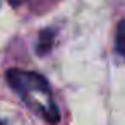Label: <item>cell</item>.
Here are the masks:
<instances>
[{
    "label": "cell",
    "mask_w": 125,
    "mask_h": 125,
    "mask_svg": "<svg viewBox=\"0 0 125 125\" xmlns=\"http://www.w3.org/2000/svg\"><path fill=\"white\" fill-rule=\"evenodd\" d=\"M9 86L31 106L41 115L48 123H58L60 115L57 106L52 101L48 82L43 75L36 72H26L19 69H10L5 74Z\"/></svg>",
    "instance_id": "cell-1"
},
{
    "label": "cell",
    "mask_w": 125,
    "mask_h": 125,
    "mask_svg": "<svg viewBox=\"0 0 125 125\" xmlns=\"http://www.w3.org/2000/svg\"><path fill=\"white\" fill-rule=\"evenodd\" d=\"M115 48L116 53L125 58V21H122L116 28V36H115Z\"/></svg>",
    "instance_id": "cell-3"
},
{
    "label": "cell",
    "mask_w": 125,
    "mask_h": 125,
    "mask_svg": "<svg viewBox=\"0 0 125 125\" xmlns=\"http://www.w3.org/2000/svg\"><path fill=\"white\" fill-rule=\"evenodd\" d=\"M0 125H5V123H2V122H0Z\"/></svg>",
    "instance_id": "cell-4"
},
{
    "label": "cell",
    "mask_w": 125,
    "mask_h": 125,
    "mask_svg": "<svg viewBox=\"0 0 125 125\" xmlns=\"http://www.w3.org/2000/svg\"><path fill=\"white\" fill-rule=\"evenodd\" d=\"M53 40H55V31L53 29H43L40 33V40H38V55H46L53 45Z\"/></svg>",
    "instance_id": "cell-2"
}]
</instances>
